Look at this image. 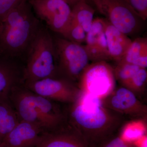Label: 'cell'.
Segmentation results:
<instances>
[{"instance_id":"ac0fdd59","label":"cell","mask_w":147,"mask_h":147,"mask_svg":"<svg viewBox=\"0 0 147 147\" xmlns=\"http://www.w3.org/2000/svg\"><path fill=\"white\" fill-rule=\"evenodd\" d=\"M147 129L146 119H136L124 125L119 136L125 141L131 144L135 140L147 134Z\"/></svg>"},{"instance_id":"603a6c76","label":"cell","mask_w":147,"mask_h":147,"mask_svg":"<svg viewBox=\"0 0 147 147\" xmlns=\"http://www.w3.org/2000/svg\"><path fill=\"white\" fill-rule=\"evenodd\" d=\"M106 24L105 18H94L89 31L87 33L86 45L90 46L96 43L98 37L105 31Z\"/></svg>"},{"instance_id":"30bf717a","label":"cell","mask_w":147,"mask_h":147,"mask_svg":"<svg viewBox=\"0 0 147 147\" xmlns=\"http://www.w3.org/2000/svg\"><path fill=\"white\" fill-rule=\"evenodd\" d=\"M9 98L20 121L32 124L44 130L37 110L34 93L18 86L10 92Z\"/></svg>"},{"instance_id":"d4e9b609","label":"cell","mask_w":147,"mask_h":147,"mask_svg":"<svg viewBox=\"0 0 147 147\" xmlns=\"http://www.w3.org/2000/svg\"><path fill=\"white\" fill-rule=\"evenodd\" d=\"M94 147H134L131 143L124 140L119 135L109 137Z\"/></svg>"},{"instance_id":"3957f363","label":"cell","mask_w":147,"mask_h":147,"mask_svg":"<svg viewBox=\"0 0 147 147\" xmlns=\"http://www.w3.org/2000/svg\"><path fill=\"white\" fill-rule=\"evenodd\" d=\"M24 66V83L57 77V60L54 39L41 24L27 53Z\"/></svg>"},{"instance_id":"5bb4252c","label":"cell","mask_w":147,"mask_h":147,"mask_svg":"<svg viewBox=\"0 0 147 147\" xmlns=\"http://www.w3.org/2000/svg\"><path fill=\"white\" fill-rule=\"evenodd\" d=\"M34 94L37 110L44 130H57L64 121L60 109L53 100Z\"/></svg>"},{"instance_id":"d6986e66","label":"cell","mask_w":147,"mask_h":147,"mask_svg":"<svg viewBox=\"0 0 147 147\" xmlns=\"http://www.w3.org/2000/svg\"><path fill=\"white\" fill-rule=\"evenodd\" d=\"M146 52H147V38H138L131 41L126 53L119 62L133 64L140 55Z\"/></svg>"},{"instance_id":"8fae6325","label":"cell","mask_w":147,"mask_h":147,"mask_svg":"<svg viewBox=\"0 0 147 147\" xmlns=\"http://www.w3.org/2000/svg\"><path fill=\"white\" fill-rule=\"evenodd\" d=\"M43 131L32 124L20 121L0 142V147H35Z\"/></svg>"},{"instance_id":"4316f807","label":"cell","mask_w":147,"mask_h":147,"mask_svg":"<svg viewBox=\"0 0 147 147\" xmlns=\"http://www.w3.org/2000/svg\"><path fill=\"white\" fill-rule=\"evenodd\" d=\"M95 45L105 57L106 60H110L105 31L98 37Z\"/></svg>"},{"instance_id":"7402d4cb","label":"cell","mask_w":147,"mask_h":147,"mask_svg":"<svg viewBox=\"0 0 147 147\" xmlns=\"http://www.w3.org/2000/svg\"><path fill=\"white\" fill-rule=\"evenodd\" d=\"M147 80L146 69L140 68L132 76L124 87L130 90L137 96L144 90Z\"/></svg>"},{"instance_id":"cb8c5ba5","label":"cell","mask_w":147,"mask_h":147,"mask_svg":"<svg viewBox=\"0 0 147 147\" xmlns=\"http://www.w3.org/2000/svg\"><path fill=\"white\" fill-rule=\"evenodd\" d=\"M143 21L147 18V0H125Z\"/></svg>"},{"instance_id":"ba28073f","label":"cell","mask_w":147,"mask_h":147,"mask_svg":"<svg viewBox=\"0 0 147 147\" xmlns=\"http://www.w3.org/2000/svg\"><path fill=\"white\" fill-rule=\"evenodd\" d=\"M25 84L35 94L59 102L73 103L80 93L73 82L63 78L51 77Z\"/></svg>"},{"instance_id":"6da1fadb","label":"cell","mask_w":147,"mask_h":147,"mask_svg":"<svg viewBox=\"0 0 147 147\" xmlns=\"http://www.w3.org/2000/svg\"><path fill=\"white\" fill-rule=\"evenodd\" d=\"M72 104V127L91 147L113 136L123 122V115L104 107L100 98L81 91Z\"/></svg>"},{"instance_id":"5b68a950","label":"cell","mask_w":147,"mask_h":147,"mask_svg":"<svg viewBox=\"0 0 147 147\" xmlns=\"http://www.w3.org/2000/svg\"><path fill=\"white\" fill-rule=\"evenodd\" d=\"M114 69L105 61L89 64L79 79L81 92L100 99L108 96L115 89Z\"/></svg>"},{"instance_id":"277c9868","label":"cell","mask_w":147,"mask_h":147,"mask_svg":"<svg viewBox=\"0 0 147 147\" xmlns=\"http://www.w3.org/2000/svg\"><path fill=\"white\" fill-rule=\"evenodd\" d=\"M53 39L57 60L58 73L63 75V78L70 82L79 80L89 64V59L84 46L63 37H55Z\"/></svg>"},{"instance_id":"f1b7e54d","label":"cell","mask_w":147,"mask_h":147,"mask_svg":"<svg viewBox=\"0 0 147 147\" xmlns=\"http://www.w3.org/2000/svg\"><path fill=\"white\" fill-rule=\"evenodd\" d=\"M147 134L135 140L131 144L134 147H147Z\"/></svg>"},{"instance_id":"7a4b0ae2","label":"cell","mask_w":147,"mask_h":147,"mask_svg":"<svg viewBox=\"0 0 147 147\" xmlns=\"http://www.w3.org/2000/svg\"><path fill=\"white\" fill-rule=\"evenodd\" d=\"M41 24L28 0H24L0 20V55L25 61Z\"/></svg>"},{"instance_id":"83f0119b","label":"cell","mask_w":147,"mask_h":147,"mask_svg":"<svg viewBox=\"0 0 147 147\" xmlns=\"http://www.w3.org/2000/svg\"><path fill=\"white\" fill-rule=\"evenodd\" d=\"M133 64L137 65L140 68L146 69L147 67V52L142 54L137 58Z\"/></svg>"},{"instance_id":"ffe728a7","label":"cell","mask_w":147,"mask_h":147,"mask_svg":"<svg viewBox=\"0 0 147 147\" xmlns=\"http://www.w3.org/2000/svg\"><path fill=\"white\" fill-rule=\"evenodd\" d=\"M140 69L133 64L119 62L115 68L113 69L116 80L124 87Z\"/></svg>"},{"instance_id":"f546056e","label":"cell","mask_w":147,"mask_h":147,"mask_svg":"<svg viewBox=\"0 0 147 147\" xmlns=\"http://www.w3.org/2000/svg\"><path fill=\"white\" fill-rule=\"evenodd\" d=\"M63 1L67 3L68 5H69L71 8L72 7L82 0H63Z\"/></svg>"},{"instance_id":"44dd1931","label":"cell","mask_w":147,"mask_h":147,"mask_svg":"<svg viewBox=\"0 0 147 147\" xmlns=\"http://www.w3.org/2000/svg\"><path fill=\"white\" fill-rule=\"evenodd\" d=\"M62 36L69 41L82 45L86 42L87 33L79 24L71 19L69 25Z\"/></svg>"},{"instance_id":"484cf974","label":"cell","mask_w":147,"mask_h":147,"mask_svg":"<svg viewBox=\"0 0 147 147\" xmlns=\"http://www.w3.org/2000/svg\"><path fill=\"white\" fill-rule=\"evenodd\" d=\"M24 0H0V20Z\"/></svg>"},{"instance_id":"52a82bcc","label":"cell","mask_w":147,"mask_h":147,"mask_svg":"<svg viewBox=\"0 0 147 147\" xmlns=\"http://www.w3.org/2000/svg\"><path fill=\"white\" fill-rule=\"evenodd\" d=\"M36 16L53 32L62 35L71 19V7L63 0H28Z\"/></svg>"},{"instance_id":"9a60e30c","label":"cell","mask_w":147,"mask_h":147,"mask_svg":"<svg viewBox=\"0 0 147 147\" xmlns=\"http://www.w3.org/2000/svg\"><path fill=\"white\" fill-rule=\"evenodd\" d=\"M105 34L110 60L119 62L126 53L132 40L128 36L114 26L106 19Z\"/></svg>"},{"instance_id":"9c48e42d","label":"cell","mask_w":147,"mask_h":147,"mask_svg":"<svg viewBox=\"0 0 147 147\" xmlns=\"http://www.w3.org/2000/svg\"><path fill=\"white\" fill-rule=\"evenodd\" d=\"M104 107L122 115L138 118L146 117V105L139 101L134 93L124 87L115 89L101 99Z\"/></svg>"},{"instance_id":"e0dca14e","label":"cell","mask_w":147,"mask_h":147,"mask_svg":"<svg viewBox=\"0 0 147 147\" xmlns=\"http://www.w3.org/2000/svg\"><path fill=\"white\" fill-rule=\"evenodd\" d=\"M71 9V19L79 24L87 33L94 19V9L86 0L80 1Z\"/></svg>"},{"instance_id":"7c38bea8","label":"cell","mask_w":147,"mask_h":147,"mask_svg":"<svg viewBox=\"0 0 147 147\" xmlns=\"http://www.w3.org/2000/svg\"><path fill=\"white\" fill-rule=\"evenodd\" d=\"M21 62L0 55V97H8L13 89L24 83V66Z\"/></svg>"},{"instance_id":"8992f818","label":"cell","mask_w":147,"mask_h":147,"mask_svg":"<svg viewBox=\"0 0 147 147\" xmlns=\"http://www.w3.org/2000/svg\"><path fill=\"white\" fill-rule=\"evenodd\" d=\"M105 19L127 35L139 31L143 20L125 0H90Z\"/></svg>"},{"instance_id":"2e32d148","label":"cell","mask_w":147,"mask_h":147,"mask_svg":"<svg viewBox=\"0 0 147 147\" xmlns=\"http://www.w3.org/2000/svg\"><path fill=\"white\" fill-rule=\"evenodd\" d=\"M20 121L8 97H0V142Z\"/></svg>"},{"instance_id":"4fadbf2b","label":"cell","mask_w":147,"mask_h":147,"mask_svg":"<svg viewBox=\"0 0 147 147\" xmlns=\"http://www.w3.org/2000/svg\"><path fill=\"white\" fill-rule=\"evenodd\" d=\"M35 147H91L72 127L71 130H56L51 133H44Z\"/></svg>"}]
</instances>
